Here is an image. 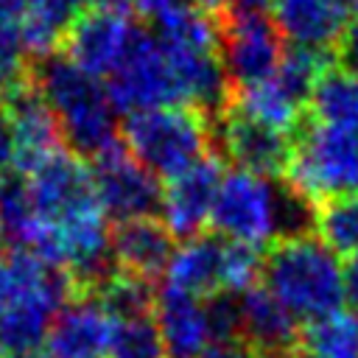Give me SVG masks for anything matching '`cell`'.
Returning <instances> with one entry per match:
<instances>
[{
  "label": "cell",
  "instance_id": "obj_33",
  "mask_svg": "<svg viewBox=\"0 0 358 358\" xmlns=\"http://www.w3.org/2000/svg\"><path fill=\"white\" fill-rule=\"evenodd\" d=\"M341 280H344V299L358 305V255H352L341 266Z\"/></svg>",
  "mask_w": 358,
  "mask_h": 358
},
{
  "label": "cell",
  "instance_id": "obj_27",
  "mask_svg": "<svg viewBox=\"0 0 358 358\" xmlns=\"http://www.w3.org/2000/svg\"><path fill=\"white\" fill-rule=\"evenodd\" d=\"M260 274H263V249L224 238V291L241 296L249 288L260 285Z\"/></svg>",
  "mask_w": 358,
  "mask_h": 358
},
{
  "label": "cell",
  "instance_id": "obj_8",
  "mask_svg": "<svg viewBox=\"0 0 358 358\" xmlns=\"http://www.w3.org/2000/svg\"><path fill=\"white\" fill-rule=\"evenodd\" d=\"M28 193L39 218V232L59 229L81 215L101 210L92 190L90 165L67 148H59L36 171L28 173Z\"/></svg>",
  "mask_w": 358,
  "mask_h": 358
},
{
  "label": "cell",
  "instance_id": "obj_11",
  "mask_svg": "<svg viewBox=\"0 0 358 358\" xmlns=\"http://www.w3.org/2000/svg\"><path fill=\"white\" fill-rule=\"evenodd\" d=\"M134 28L137 25L131 22L129 14L87 3V8L76 17L70 31L64 34L59 53L95 78L109 76L120 62Z\"/></svg>",
  "mask_w": 358,
  "mask_h": 358
},
{
  "label": "cell",
  "instance_id": "obj_6",
  "mask_svg": "<svg viewBox=\"0 0 358 358\" xmlns=\"http://www.w3.org/2000/svg\"><path fill=\"white\" fill-rule=\"evenodd\" d=\"M218 56L229 90H249L268 81L282 59V36L266 14H243L224 8L213 17Z\"/></svg>",
  "mask_w": 358,
  "mask_h": 358
},
{
  "label": "cell",
  "instance_id": "obj_39",
  "mask_svg": "<svg viewBox=\"0 0 358 358\" xmlns=\"http://www.w3.org/2000/svg\"><path fill=\"white\" fill-rule=\"evenodd\" d=\"M22 358H48V355H42V352H31V355H22Z\"/></svg>",
  "mask_w": 358,
  "mask_h": 358
},
{
  "label": "cell",
  "instance_id": "obj_35",
  "mask_svg": "<svg viewBox=\"0 0 358 358\" xmlns=\"http://www.w3.org/2000/svg\"><path fill=\"white\" fill-rule=\"evenodd\" d=\"M274 0H229V11H243V14H266L271 11Z\"/></svg>",
  "mask_w": 358,
  "mask_h": 358
},
{
  "label": "cell",
  "instance_id": "obj_28",
  "mask_svg": "<svg viewBox=\"0 0 358 358\" xmlns=\"http://www.w3.org/2000/svg\"><path fill=\"white\" fill-rule=\"evenodd\" d=\"M25 78H28L25 53L22 50H11V48H0V106L11 95V90L17 84H22Z\"/></svg>",
  "mask_w": 358,
  "mask_h": 358
},
{
  "label": "cell",
  "instance_id": "obj_15",
  "mask_svg": "<svg viewBox=\"0 0 358 358\" xmlns=\"http://www.w3.org/2000/svg\"><path fill=\"white\" fill-rule=\"evenodd\" d=\"M109 246L117 271L157 285L173 260L176 238L159 215H145L109 227Z\"/></svg>",
  "mask_w": 358,
  "mask_h": 358
},
{
  "label": "cell",
  "instance_id": "obj_13",
  "mask_svg": "<svg viewBox=\"0 0 358 358\" xmlns=\"http://www.w3.org/2000/svg\"><path fill=\"white\" fill-rule=\"evenodd\" d=\"M3 109H6V115L11 120V129H14L17 173L28 176L48 157H53L59 148H64L56 115L50 112V106L42 98L39 87L34 84L31 73L22 84H17L11 90V95L3 101Z\"/></svg>",
  "mask_w": 358,
  "mask_h": 358
},
{
  "label": "cell",
  "instance_id": "obj_9",
  "mask_svg": "<svg viewBox=\"0 0 358 358\" xmlns=\"http://www.w3.org/2000/svg\"><path fill=\"white\" fill-rule=\"evenodd\" d=\"M87 165H90L98 207L115 224L162 213L159 179L129 154L123 140L109 151H103L101 157L90 159Z\"/></svg>",
  "mask_w": 358,
  "mask_h": 358
},
{
  "label": "cell",
  "instance_id": "obj_3",
  "mask_svg": "<svg viewBox=\"0 0 358 358\" xmlns=\"http://www.w3.org/2000/svg\"><path fill=\"white\" fill-rule=\"evenodd\" d=\"M120 140L157 179H176L215 148L213 120L193 106H162L126 115Z\"/></svg>",
  "mask_w": 358,
  "mask_h": 358
},
{
  "label": "cell",
  "instance_id": "obj_24",
  "mask_svg": "<svg viewBox=\"0 0 358 358\" xmlns=\"http://www.w3.org/2000/svg\"><path fill=\"white\" fill-rule=\"evenodd\" d=\"M157 285L145 282L140 277L115 271L92 296L103 313L112 322H126V319H148L157 310Z\"/></svg>",
  "mask_w": 358,
  "mask_h": 358
},
{
  "label": "cell",
  "instance_id": "obj_10",
  "mask_svg": "<svg viewBox=\"0 0 358 358\" xmlns=\"http://www.w3.org/2000/svg\"><path fill=\"white\" fill-rule=\"evenodd\" d=\"M215 134V148L224 157V162H235V168L249 171L263 179H282L288 159H291V145L294 134H285L235 103H227L224 112L213 123Z\"/></svg>",
  "mask_w": 358,
  "mask_h": 358
},
{
  "label": "cell",
  "instance_id": "obj_12",
  "mask_svg": "<svg viewBox=\"0 0 358 358\" xmlns=\"http://www.w3.org/2000/svg\"><path fill=\"white\" fill-rule=\"evenodd\" d=\"M224 173L227 162L218 148H213L204 159H199L193 168L162 187V221L168 224L173 238L190 241L204 232Z\"/></svg>",
  "mask_w": 358,
  "mask_h": 358
},
{
  "label": "cell",
  "instance_id": "obj_25",
  "mask_svg": "<svg viewBox=\"0 0 358 358\" xmlns=\"http://www.w3.org/2000/svg\"><path fill=\"white\" fill-rule=\"evenodd\" d=\"M305 347L316 358H358V322L344 310L305 327Z\"/></svg>",
  "mask_w": 358,
  "mask_h": 358
},
{
  "label": "cell",
  "instance_id": "obj_16",
  "mask_svg": "<svg viewBox=\"0 0 358 358\" xmlns=\"http://www.w3.org/2000/svg\"><path fill=\"white\" fill-rule=\"evenodd\" d=\"M271 22L291 45L336 53L350 25V11L341 0H274Z\"/></svg>",
  "mask_w": 358,
  "mask_h": 358
},
{
  "label": "cell",
  "instance_id": "obj_38",
  "mask_svg": "<svg viewBox=\"0 0 358 358\" xmlns=\"http://www.w3.org/2000/svg\"><path fill=\"white\" fill-rule=\"evenodd\" d=\"M344 6H347V11H355L358 14V0H341Z\"/></svg>",
  "mask_w": 358,
  "mask_h": 358
},
{
  "label": "cell",
  "instance_id": "obj_21",
  "mask_svg": "<svg viewBox=\"0 0 358 358\" xmlns=\"http://www.w3.org/2000/svg\"><path fill=\"white\" fill-rule=\"evenodd\" d=\"M90 0H28L20 22V45L28 62L59 50L64 34Z\"/></svg>",
  "mask_w": 358,
  "mask_h": 358
},
{
  "label": "cell",
  "instance_id": "obj_26",
  "mask_svg": "<svg viewBox=\"0 0 358 358\" xmlns=\"http://www.w3.org/2000/svg\"><path fill=\"white\" fill-rule=\"evenodd\" d=\"M106 355L109 358H168L154 316L112 322Z\"/></svg>",
  "mask_w": 358,
  "mask_h": 358
},
{
  "label": "cell",
  "instance_id": "obj_37",
  "mask_svg": "<svg viewBox=\"0 0 358 358\" xmlns=\"http://www.w3.org/2000/svg\"><path fill=\"white\" fill-rule=\"evenodd\" d=\"M288 358H316V355H313V352H310V350H308V347H305V341H302V347H299V350H296V352H291V355H288Z\"/></svg>",
  "mask_w": 358,
  "mask_h": 358
},
{
  "label": "cell",
  "instance_id": "obj_14",
  "mask_svg": "<svg viewBox=\"0 0 358 358\" xmlns=\"http://www.w3.org/2000/svg\"><path fill=\"white\" fill-rule=\"evenodd\" d=\"M241 341L255 358H288L302 347L305 327L260 282L241 294Z\"/></svg>",
  "mask_w": 358,
  "mask_h": 358
},
{
  "label": "cell",
  "instance_id": "obj_1",
  "mask_svg": "<svg viewBox=\"0 0 358 358\" xmlns=\"http://www.w3.org/2000/svg\"><path fill=\"white\" fill-rule=\"evenodd\" d=\"M28 73L56 115L67 151L90 162L120 143L115 106L101 78L84 73L59 50L28 62Z\"/></svg>",
  "mask_w": 358,
  "mask_h": 358
},
{
  "label": "cell",
  "instance_id": "obj_17",
  "mask_svg": "<svg viewBox=\"0 0 358 358\" xmlns=\"http://www.w3.org/2000/svg\"><path fill=\"white\" fill-rule=\"evenodd\" d=\"M112 319L95 299H70L50 322L48 358H106Z\"/></svg>",
  "mask_w": 358,
  "mask_h": 358
},
{
  "label": "cell",
  "instance_id": "obj_30",
  "mask_svg": "<svg viewBox=\"0 0 358 358\" xmlns=\"http://www.w3.org/2000/svg\"><path fill=\"white\" fill-rule=\"evenodd\" d=\"M17 171V143H14V129L11 120L6 115V109L0 106V176Z\"/></svg>",
  "mask_w": 358,
  "mask_h": 358
},
{
  "label": "cell",
  "instance_id": "obj_32",
  "mask_svg": "<svg viewBox=\"0 0 358 358\" xmlns=\"http://www.w3.org/2000/svg\"><path fill=\"white\" fill-rule=\"evenodd\" d=\"M199 358H255V352L243 341H232V344H213Z\"/></svg>",
  "mask_w": 358,
  "mask_h": 358
},
{
  "label": "cell",
  "instance_id": "obj_22",
  "mask_svg": "<svg viewBox=\"0 0 358 358\" xmlns=\"http://www.w3.org/2000/svg\"><path fill=\"white\" fill-rule=\"evenodd\" d=\"M39 218L28 193V179L17 171L0 176V238L11 249H34Z\"/></svg>",
  "mask_w": 358,
  "mask_h": 358
},
{
  "label": "cell",
  "instance_id": "obj_19",
  "mask_svg": "<svg viewBox=\"0 0 358 358\" xmlns=\"http://www.w3.org/2000/svg\"><path fill=\"white\" fill-rule=\"evenodd\" d=\"M173 291L190 294L196 299H210L224 291V238L215 232H201L185 241L165 271V282Z\"/></svg>",
  "mask_w": 358,
  "mask_h": 358
},
{
  "label": "cell",
  "instance_id": "obj_36",
  "mask_svg": "<svg viewBox=\"0 0 358 358\" xmlns=\"http://www.w3.org/2000/svg\"><path fill=\"white\" fill-rule=\"evenodd\" d=\"M196 8H201L204 14H210V17H215V14H221L227 6H229V0H190Z\"/></svg>",
  "mask_w": 358,
  "mask_h": 358
},
{
  "label": "cell",
  "instance_id": "obj_40",
  "mask_svg": "<svg viewBox=\"0 0 358 358\" xmlns=\"http://www.w3.org/2000/svg\"><path fill=\"white\" fill-rule=\"evenodd\" d=\"M0 252H3V238H0Z\"/></svg>",
  "mask_w": 358,
  "mask_h": 358
},
{
  "label": "cell",
  "instance_id": "obj_20",
  "mask_svg": "<svg viewBox=\"0 0 358 358\" xmlns=\"http://www.w3.org/2000/svg\"><path fill=\"white\" fill-rule=\"evenodd\" d=\"M308 120L330 129L358 131V73L333 59L310 87Z\"/></svg>",
  "mask_w": 358,
  "mask_h": 358
},
{
  "label": "cell",
  "instance_id": "obj_5",
  "mask_svg": "<svg viewBox=\"0 0 358 358\" xmlns=\"http://www.w3.org/2000/svg\"><path fill=\"white\" fill-rule=\"evenodd\" d=\"M106 78V92L115 112L134 115L162 106H187L168 56L145 28H134L120 62Z\"/></svg>",
  "mask_w": 358,
  "mask_h": 358
},
{
  "label": "cell",
  "instance_id": "obj_29",
  "mask_svg": "<svg viewBox=\"0 0 358 358\" xmlns=\"http://www.w3.org/2000/svg\"><path fill=\"white\" fill-rule=\"evenodd\" d=\"M28 0H0V48L22 50L20 45V22Z\"/></svg>",
  "mask_w": 358,
  "mask_h": 358
},
{
  "label": "cell",
  "instance_id": "obj_23",
  "mask_svg": "<svg viewBox=\"0 0 358 358\" xmlns=\"http://www.w3.org/2000/svg\"><path fill=\"white\" fill-rule=\"evenodd\" d=\"M313 235L333 255H358V193L313 204Z\"/></svg>",
  "mask_w": 358,
  "mask_h": 358
},
{
  "label": "cell",
  "instance_id": "obj_31",
  "mask_svg": "<svg viewBox=\"0 0 358 358\" xmlns=\"http://www.w3.org/2000/svg\"><path fill=\"white\" fill-rule=\"evenodd\" d=\"M336 62L344 64L347 70L358 73V17L350 20L347 31L341 34V39L336 45Z\"/></svg>",
  "mask_w": 358,
  "mask_h": 358
},
{
  "label": "cell",
  "instance_id": "obj_18",
  "mask_svg": "<svg viewBox=\"0 0 358 358\" xmlns=\"http://www.w3.org/2000/svg\"><path fill=\"white\" fill-rule=\"evenodd\" d=\"M154 322L159 327L168 358H199L210 347L204 299L159 285Z\"/></svg>",
  "mask_w": 358,
  "mask_h": 358
},
{
  "label": "cell",
  "instance_id": "obj_7",
  "mask_svg": "<svg viewBox=\"0 0 358 358\" xmlns=\"http://www.w3.org/2000/svg\"><path fill=\"white\" fill-rule=\"evenodd\" d=\"M210 224L215 235L227 241H241L260 249L268 246L277 238L274 179H263L241 168L227 171L210 213Z\"/></svg>",
  "mask_w": 358,
  "mask_h": 358
},
{
  "label": "cell",
  "instance_id": "obj_34",
  "mask_svg": "<svg viewBox=\"0 0 358 358\" xmlns=\"http://www.w3.org/2000/svg\"><path fill=\"white\" fill-rule=\"evenodd\" d=\"M131 3V8H134V14H140V17H157L159 11H165L168 6H173L176 0H129Z\"/></svg>",
  "mask_w": 358,
  "mask_h": 358
},
{
  "label": "cell",
  "instance_id": "obj_4",
  "mask_svg": "<svg viewBox=\"0 0 358 358\" xmlns=\"http://www.w3.org/2000/svg\"><path fill=\"white\" fill-rule=\"evenodd\" d=\"M282 182L310 204L358 193V131L319 126L305 115Z\"/></svg>",
  "mask_w": 358,
  "mask_h": 358
},
{
  "label": "cell",
  "instance_id": "obj_2",
  "mask_svg": "<svg viewBox=\"0 0 358 358\" xmlns=\"http://www.w3.org/2000/svg\"><path fill=\"white\" fill-rule=\"evenodd\" d=\"M263 285L302 322L341 313L344 280L338 257L310 232L271 241L263 249Z\"/></svg>",
  "mask_w": 358,
  "mask_h": 358
}]
</instances>
